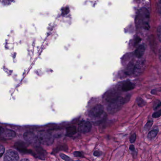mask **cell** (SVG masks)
<instances>
[{
    "mask_svg": "<svg viewBox=\"0 0 161 161\" xmlns=\"http://www.w3.org/2000/svg\"><path fill=\"white\" fill-rule=\"evenodd\" d=\"M124 103V98L119 97L118 98H116L115 100L109 103L107 108L108 112L111 114L115 113L121 109Z\"/></svg>",
    "mask_w": 161,
    "mask_h": 161,
    "instance_id": "1",
    "label": "cell"
},
{
    "mask_svg": "<svg viewBox=\"0 0 161 161\" xmlns=\"http://www.w3.org/2000/svg\"><path fill=\"white\" fill-rule=\"evenodd\" d=\"M37 136L40 143L43 145L50 146L54 143V137L49 133L44 131L39 132Z\"/></svg>",
    "mask_w": 161,
    "mask_h": 161,
    "instance_id": "2",
    "label": "cell"
},
{
    "mask_svg": "<svg viewBox=\"0 0 161 161\" xmlns=\"http://www.w3.org/2000/svg\"><path fill=\"white\" fill-rule=\"evenodd\" d=\"M24 138L28 143L34 146H38L40 144L37 135L31 132L25 133L24 134Z\"/></svg>",
    "mask_w": 161,
    "mask_h": 161,
    "instance_id": "3",
    "label": "cell"
},
{
    "mask_svg": "<svg viewBox=\"0 0 161 161\" xmlns=\"http://www.w3.org/2000/svg\"><path fill=\"white\" fill-rule=\"evenodd\" d=\"M146 68V61L143 59H140L136 62L135 64L133 74L135 76H139L143 73Z\"/></svg>",
    "mask_w": 161,
    "mask_h": 161,
    "instance_id": "4",
    "label": "cell"
},
{
    "mask_svg": "<svg viewBox=\"0 0 161 161\" xmlns=\"http://www.w3.org/2000/svg\"><path fill=\"white\" fill-rule=\"evenodd\" d=\"M19 159L18 153L12 149L8 150L4 155V161H18Z\"/></svg>",
    "mask_w": 161,
    "mask_h": 161,
    "instance_id": "5",
    "label": "cell"
},
{
    "mask_svg": "<svg viewBox=\"0 0 161 161\" xmlns=\"http://www.w3.org/2000/svg\"><path fill=\"white\" fill-rule=\"evenodd\" d=\"M119 92L117 90L114 89H112L111 90L106 92L105 94L103 96V98L105 101L109 103L116 98H118L119 96Z\"/></svg>",
    "mask_w": 161,
    "mask_h": 161,
    "instance_id": "6",
    "label": "cell"
},
{
    "mask_svg": "<svg viewBox=\"0 0 161 161\" xmlns=\"http://www.w3.org/2000/svg\"><path fill=\"white\" fill-rule=\"evenodd\" d=\"M103 113V107L102 105L98 104L90 111V115L93 118L100 117Z\"/></svg>",
    "mask_w": 161,
    "mask_h": 161,
    "instance_id": "7",
    "label": "cell"
},
{
    "mask_svg": "<svg viewBox=\"0 0 161 161\" xmlns=\"http://www.w3.org/2000/svg\"><path fill=\"white\" fill-rule=\"evenodd\" d=\"M92 126L89 121H81L79 125V131L82 133H87L90 131L92 129Z\"/></svg>",
    "mask_w": 161,
    "mask_h": 161,
    "instance_id": "8",
    "label": "cell"
},
{
    "mask_svg": "<svg viewBox=\"0 0 161 161\" xmlns=\"http://www.w3.org/2000/svg\"><path fill=\"white\" fill-rule=\"evenodd\" d=\"M134 87L135 85L133 83H132L129 81H127L123 82V84L121 85V90L123 92H129L133 90Z\"/></svg>",
    "mask_w": 161,
    "mask_h": 161,
    "instance_id": "9",
    "label": "cell"
},
{
    "mask_svg": "<svg viewBox=\"0 0 161 161\" xmlns=\"http://www.w3.org/2000/svg\"><path fill=\"white\" fill-rule=\"evenodd\" d=\"M145 51V47L144 45H139L136 49L135 52V56L138 58H140L143 56Z\"/></svg>",
    "mask_w": 161,
    "mask_h": 161,
    "instance_id": "10",
    "label": "cell"
},
{
    "mask_svg": "<svg viewBox=\"0 0 161 161\" xmlns=\"http://www.w3.org/2000/svg\"><path fill=\"white\" fill-rule=\"evenodd\" d=\"M134 67H135V64L133 62L131 61L129 62L125 70V74L127 75H131L133 74Z\"/></svg>",
    "mask_w": 161,
    "mask_h": 161,
    "instance_id": "11",
    "label": "cell"
},
{
    "mask_svg": "<svg viewBox=\"0 0 161 161\" xmlns=\"http://www.w3.org/2000/svg\"><path fill=\"white\" fill-rule=\"evenodd\" d=\"M1 135H3L4 138L7 139H13L16 136V133L11 130L4 129V131Z\"/></svg>",
    "mask_w": 161,
    "mask_h": 161,
    "instance_id": "12",
    "label": "cell"
},
{
    "mask_svg": "<svg viewBox=\"0 0 161 161\" xmlns=\"http://www.w3.org/2000/svg\"><path fill=\"white\" fill-rule=\"evenodd\" d=\"M66 132L67 134L66 136L69 137H72L73 135H74L77 133V129L76 127L75 126H71L69 127L66 129Z\"/></svg>",
    "mask_w": 161,
    "mask_h": 161,
    "instance_id": "13",
    "label": "cell"
},
{
    "mask_svg": "<svg viewBox=\"0 0 161 161\" xmlns=\"http://www.w3.org/2000/svg\"><path fill=\"white\" fill-rule=\"evenodd\" d=\"M158 133V130L157 129L152 130L147 135V138L149 139H153L157 136Z\"/></svg>",
    "mask_w": 161,
    "mask_h": 161,
    "instance_id": "14",
    "label": "cell"
},
{
    "mask_svg": "<svg viewBox=\"0 0 161 161\" xmlns=\"http://www.w3.org/2000/svg\"><path fill=\"white\" fill-rule=\"evenodd\" d=\"M136 103H138V105L139 106V107H143L146 105L145 101L140 98H136Z\"/></svg>",
    "mask_w": 161,
    "mask_h": 161,
    "instance_id": "15",
    "label": "cell"
},
{
    "mask_svg": "<svg viewBox=\"0 0 161 161\" xmlns=\"http://www.w3.org/2000/svg\"><path fill=\"white\" fill-rule=\"evenodd\" d=\"M153 121L152 120H149L147 121V123L145 125V127H144V130H145V131H148L151 128V127L153 125Z\"/></svg>",
    "mask_w": 161,
    "mask_h": 161,
    "instance_id": "16",
    "label": "cell"
},
{
    "mask_svg": "<svg viewBox=\"0 0 161 161\" xmlns=\"http://www.w3.org/2000/svg\"><path fill=\"white\" fill-rule=\"evenodd\" d=\"M60 156L61 157V158L62 159V160H64L65 161H70V157H69L66 154H60Z\"/></svg>",
    "mask_w": 161,
    "mask_h": 161,
    "instance_id": "17",
    "label": "cell"
},
{
    "mask_svg": "<svg viewBox=\"0 0 161 161\" xmlns=\"http://www.w3.org/2000/svg\"><path fill=\"white\" fill-rule=\"evenodd\" d=\"M161 115V110H160L156 111V112L153 113V115H152V117H153V118H158L160 117Z\"/></svg>",
    "mask_w": 161,
    "mask_h": 161,
    "instance_id": "18",
    "label": "cell"
},
{
    "mask_svg": "<svg viewBox=\"0 0 161 161\" xmlns=\"http://www.w3.org/2000/svg\"><path fill=\"white\" fill-rule=\"evenodd\" d=\"M136 134H135V133H134L133 134H132L131 136V137H130V139H129V141H130V142H131V143H134L135 142L136 139Z\"/></svg>",
    "mask_w": 161,
    "mask_h": 161,
    "instance_id": "19",
    "label": "cell"
},
{
    "mask_svg": "<svg viewBox=\"0 0 161 161\" xmlns=\"http://www.w3.org/2000/svg\"><path fill=\"white\" fill-rule=\"evenodd\" d=\"M73 155L75 157H84V156H83L82 154L79 151H75L73 152Z\"/></svg>",
    "mask_w": 161,
    "mask_h": 161,
    "instance_id": "20",
    "label": "cell"
},
{
    "mask_svg": "<svg viewBox=\"0 0 161 161\" xmlns=\"http://www.w3.org/2000/svg\"><path fill=\"white\" fill-rule=\"evenodd\" d=\"M157 36L158 37L159 41L161 42V26H159L157 28Z\"/></svg>",
    "mask_w": 161,
    "mask_h": 161,
    "instance_id": "21",
    "label": "cell"
},
{
    "mask_svg": "<svg viewBox=\"0 0 161 161\" xmlns=\"http://www.w3.org/2000/svg\"><path fill=\"white\" fill-rule=\"evenodd\" d=\"M93 155L96 157H100L102 155V152L99 150H96L94 152Z\"/></svg>",
    "mask_w": 161,
    "mask_h": 161,
    "instance_id": "22",
    "label": "cell"
},
{
    "mask_svg": "<svg viewBox=\"0 0 161 161\" xmlns=\"http://www.w3.org/2000/svg\"><path fill=\"white\" fill-rule=\"evenodd\" d=\"M4 151H5V148L4 146L0 144V158L3 156V154H4Z\"/></svg>",
    "mask_w": 161,
    "mask_h": 161,
    "instance_id": "23",
    "label": "cell"
},
{
    "mask_svg": "<svg viewBox=\"0 0 161 161\" xmlns=\"http://www.w3.org/2000/svg\"><path fill=\"white\" fill-rule=\"evenodd\" d=\"M161 107V102L160 101H159L158 103H157L156 104V105L154 107V110H157V109H158L159 108H160Z\"/></svg>",
    "mask_w": 161,
    "mask_h": 161,
    "instance_id": "24",
    "label": "cell"
},
{
    "mask_svg": "<svg viewBox=\"0 0 161 161\" xmlns=\"http://www.w3.org/2000/svg\"><path fill=\"white\" fill-rule=\"evenodd\" d=\"M130 98H131V95H127V96L125 98H124V103H126L128 102L129 101Z\"/></svg>",
    "mask_w": 161,
    "mask_h": 161,
    "instance_id": "25",
    "label": "cell"
},
{
    "mask_svg": "<svg viewBox=\"0 0 161 161\" xmlns=\"http://www.w3.org/2000/svg\"><path fill=\"white\" fill-rule=\"evenodd\" d=\"M129 150L131 151L132 152H134L135 151V147H134V146L133 145H131L130 146H129Z\"/></svg>",
    "mask_w": 161,
    "mask_h": 161,
    "instance_id": "26",
    "label": "cell"
},
{
    "mask_svg": "<svg viewBox=\"0 0 161 161\" xmlns=\"http://www.w3.org/2000/svg\"><path fill=\"white\" fill-rule=\"evenodd\" d=\"M4 129L3 128V127L0 126V135L2 134L3 132L4 131Z\"/></svg>",
    "mask_w": 161,
    "mask_h": 161,
    "instance_id": "27",
    "label": "cell"
},
{
    "mask_svg": "<svg viewBox=\"0 0 161 161\" xmlns=\"http://www.w3.org/2000/svg\"><path fill=\"white\" fill-rule=\"evenodd\" d=\"M29 161V160L27 159H22L21 160V161Z\"/></svg>",
    "mask_w": 161,
    "mask_h": 161,
    "instance_id": "28",
    "label": "cell"
},
{
    "mask_svg": "<svg viewBox=\"0 0 161 161\" xmlns=\"http://www.w3.org/2000/svg\"><path fill=\"white\" fill-rule=\"evenodd\" d=\"M159 59L161 60V49H159Z\"/></svg>",
    "mask_w": 161,
    "mask_h": 161,
    "instance_id": "29",
    "label": "cell"
},
{
    "mask_svg": "<svg viewBox=\"0 0 161 161\" xmlns=\"http://www.w3.org/2000/svg\"></svg>",
    "mask_w": 161,
    "mask_h": 161,
    "instance_id": "30",
    "label": "cell"
}]
</instances>
